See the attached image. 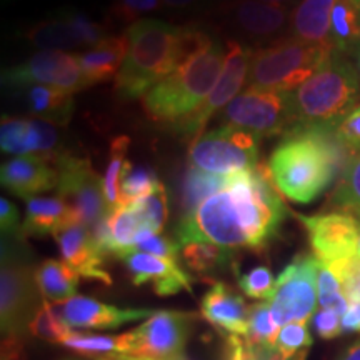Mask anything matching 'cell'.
<instances>
[{"label": "cell", "mask_w": 360, "mask_h": 360, "mask_svg": "<svg viewBox=\"0 0 360 360\" xmlns=\"http://www.w3.org/2000/svg\"><path fill=\"white\" fill-rule=\"evenodd\" d=\"M328 207L334 212L350 214L360 220V152L354 154L337 179Z\"/></svg>", "instance_id": "obj_31"}, {"label": "cell", "mask_w": 360, "mask_h": 360, "mask_svg": "<svg viewBox=\"0 0 360 360\" xmlns=\"http://www.w3.org/2000/svg\"><path fill=\"white\" fill-rule=\"evenodd\" d=\"M342 330L347 332H359L360 334V302H354L349 305L345 314L342 315Z\"/></svg>", "instance_id": "obj_49"}, {"label": "cell", "mask_w": 360, "mask_h": 360, "mask_svg": "<svg viewBox=\"0 0 360 360\" xmlns=\"http://www.w3.org/2000/svg\"><path fill=\"white\" fill-rule=\"evenodd\" d=\"M225 125L245 130L255 137L289 132L295 125L292 92L245 89L222 110Z\"/></svg>", "instance_id": "obj_8"}, {"label": "cell", "mask_w": 360, "mask_h": 360, "mask_svg": "<svg viewBox=\"0 0 360 360\" xmlns=\"http://www.w3.org/2000/svg\"><path fill=\"white\" fill-rule=\"evenodd\" d=\"M195 315L177 310H157L134 328V357L174 360L184 355Z\"/></svg>", "instance_id": "obj_15"}, {"label": "cell", "mask_w": 360, "mask_h": 360, "mask_svg": "<svg viewBox=\"0 0 360 360\" xmlns=\"http://www.w3.org/2000/svg\"><path fill=\"white\" fill-rule=\"evenodd\" d=\"M319 260L314 255H299L277 277L276 289L267 300L278 327L304 322L317 312Z\"/></svg>", "instance_id": "obj_10"}, {"label": "cell", "mask_w": 360, "mask_h": 360, "mask_svg": "<svg viewBox=\"0 0 360 360\" xmlns=\"http://www.w3.org/2000/svg\"><path fill=\"white\" fill-rule=\"evenodd\" d=\"M155 170L147 165H137L132 162H125L122 177H120V205L127 207L135 204L143 197L150 195L160 186Z\"/></svg>", "instance_id": "obj_33"}, {"label": "cell", "mask_w": 360, "mask_h": 360, "mask_svg": "<svg viewBox=\"0 0 360 360\" xmlns=\"http://www.w3.org/2000/svg\"><path fill=\"white\" fill-rule=\"evenodd\" d=\"M164 7L162 0H114L110 7V17L120 24H130L141 20L142 15L159 12Z\"/></svg>", "instance_id": "obj_43"}, {"label": "cell", "mask_w": 360, "mask_h": 360, "mask_svg": "<svg viewBox=\"0 0 360 360\" xmlns=\"http://www.w3.org/2000/svg\"><path fill=\"white\" fill-rule=\"evenodd\" d=\"M53 237L60 250L62 260L69 264L80 277L110 285L112 278L109 272L103 269L105 255L97 247L90 229L84 225H69L53 233Z\"/></svg>", "instance_id": "obj_19"}, {"label": "cell", "mask_w": 360, "mask_h": 360, "mask_svg": "<svg viewBox=\"0 0 360 360\" xmlns=\"http://www.w3.org/2000/svg\"><path fill=\"white\" fill-rule=\"evenodd\" d=\"M327 267V265H326ZM328 269L335 274L342 283V290L344 295L347 297L349 304L360 302V257L344 260V262L328 265Z\"/></svg>", "instance_id": "obj_44"}, {"label": "cell", "mask_w": 360, "mask_h": 360, "mask_svg": "<svg viewBox=\"0 0 360 360\" xmlns=\"http://www.w3.org/2000/svg\"><path fill=\"white\" fill-rule=\"evenodd\" d=\"M354 58V64H355V67H357V70H359V75H360V45L357 49H355V51L352 52V56H350Z\"/></svg>", "instance_id": "obj_53"}, {"label": "cell", "mask_w": 360, "mask_h": 360, "mask_svg": "<svg viewBox=\"0 0 360 360\" xmlns=\"http://www.w3.org/2000/svg\"><path fill=\"white\" fill-rule=\"evenodd\" d=\"M334 49L290 35L254 52L247 85L270 92H295L326 65Z\"/></svg>", "instance_id": "obj_7"}, {"label": "cell", "mask_w": 360, "mask_h": 360, "mask_svg": "<svg viewBox=\"0 0 360 360\" xmlns=\"http://www.w3.org/2000/svg\"><path fill=\"white\" fill-rule=\"evenodd\" d=\"M249 312L244 297L227 283L217 282L202 297L200 314L207 322L229 335L245 337L249 330Z\"/></svg>", "instance_id": "obj_21"}, {"label": "cell", "mask_w": 360, "mask_h": 360, "mask_svg": "<svg viewBox=\"0 0 360 360\" xmlns=\"http://www.w3.org/2000/svg\"><path fill=\"white\" fill-rule=\"evenodd\" d=\"M330 44L345 56L360 45V0H334L330 19Z\"/></svg>", "instance_id": "obj_27"}, {"label": "cell", "mask_w": 360, "mask_h": 360, "mask_svg": "<svg viewBox=\"0 0 360 360\" xmlns=\"http://www.w3.org/2000/svg\"><path fill=\"white\" fill-rule=\"evenodd\" d=\"M35 269L19 244H2L0 267V326L2 360H19L30 322L44 300H40Z\"/></svg>", "instance_id": "obj_6"}, {"label": "cell", "mask_w": 360, "mask_h": 360, "mask_svg": "<svg viewBox=\"0 0 360 360\" xmlns=\"http://www.w3.org/2000/svg\"><path fill=\"white\" fill-rule=\"evenodd\" d=\"M354 154L334 127L294 125L274 148L269 169L278 193L297 204H310L340 177Z\"/></svg>", "instance_id": "obj_2"}, {"label": "cell", "mask_w": 360, "mask_h": 360, "mask_svg": "<svg viewBox=\"0 0 360 360\" xmlns=\"http://www.w3.org/2000/svg\"><path fill=\"white\" fill-rule=\"evenodd\" d=\"M0 227H2L4 237H19L20 236V214L19 209L11 200L2 197L0 199Z\"/></svg>", "instance_id": "obj_48"}, {"label": "cell", "mask_w": 360, "mask_h": 360, "mask_svg": "<svg viewBox=\"0 0 360 360\" xmlns=\"http://www.w3.org/2000/svg\"><path fill=\"white\" fill-rule=\"evenodd\" d=\"M312 335L309 330V322H290L281 327L278 330L274 349L277 350L282 357L294 359L297 355L307 354L312 345Z\"/></svg>", "instance_id": "obj_38"}, {"label": "cell", "mask_w": 360, "mask_h": 360, "mask_svg": "<svg viewBox=\"0 0 360 360\" xmlns=\"http://www.w3.org/2000/svg\"><path fill=\"white\" fill-rule=\"evenodd\" d=\"M139 360H154V359H142V357H137Z\"/></svg>", "instance_id": "obj_57"}, {"label": "cell", "mask_w": 360, "mask_h": 360, "mask_svg": "<svg viewBox=\"0 0 360 360\" xmlns=\"http://www.w3.org/2000/svg\"><path fill=\"white\" fill-rule=\"evenodd\" d=\"M129 52L115 77V92L124 101L142 98L152 87L188 60L182 47V27L159 19L129 25Z\"/></svg>", "instance_id": "obj_3"}, {"label": "cell", "mask_w": 360, "mask_h": 360, "mask_svg": "<svg viewBox=\"0 0 360 360\" xmlns=\"http://www.w3.org/2000/svg\"><path fill=\"white\" fill-rule=\"evenodd\" d=\"M260 2L265 4H272V6H278V7H285V8H294L300 0H260Z\"/></svg>", "instance_id": "obj_52"}, {"label": "cell", "mask_w": 360, "mask_h": 360, "mask_svg": "<svg viewBox=\"0 0 360 360\" xmlns=\"http://www.w3.org/2000/svg\"><path fill=\"white\" fill-rule=\"evenodd\" d=\"M24 37L29 40L34 47L42 49V51H74V49L84 47L82 40L75 34L69 22L62 19L60 15L57 19L42 20L37 24L30 25L25 30Z\"/></svg>", "instance_id": "obj_29"}, {"label": "cell", "mask_w": 360, "mask_h": 360, "mask_svg": "<svg viewBox=\"0 0 360 360\" xmlns=\"http://www.w3.org/2000/svg\"><path fill=\"white\" fill-rule=\"evenodd\" d=\"M233 252L209 242H192L182 245V260L197 274H214L233 262Z\"/></svg>", "instance_id": "obj_32"}, {"label": "cell", "mask_w": 360, "mask_h": 360, "mask_svg": "<svg viewBox=\"0 0 360 360\" xmlns=\"http://www.w3.org/2000/svg\"><path fill=\"white\" fill-rule=\"evenodd\" d=\"M20 236H47L69 225H79L74 209L62 197H30L25 200Z\"/></svg>", "instance_id": "obj_22"}, {"label": "cell", "mask_w": 360, "mask_h": 360, "mask_svg": "<svg viewBox=\"0 0 360 360\" xmlns=\"http://www.w3.org/2000/svg\"><path fill=\"white\" fill-rule=\"evenodd\" d=\"M317 292H319V305L321 309L335 310L337 314L344 315L349 309V300L342 290V283L335 274L326 265L319 262L317 274Z\"/></svg>", "instance_id": "obj_39"}, {"label": "cell", "mask_w": 360, "mask_h": 360, "mask_svg": "<svg viewBox=\"0 0 360 360\" xmlns=\"http://www.w3.org/2000/svg\"><path fill=\"white\" fill-rule=\"evenodd\" d=\"M174 360H188L186 355H180V357H177V359H174Z\"/></svg>", "instance_id": "obj_56"}, {"label": "cell", "mask_w": 360, "mask_h": 360, "mask_svg": "<svg viewBox=\"0 0 360 360\" xmlns=\"http://www.w3.org/2000/svg\"><path fill=\"white\" fill-rule=\"evenodd\" d=\"M164 6H167L169 8H174V11H197V8L205 7L210 0H162Z\"/></svg>", "instance_id": "obj_50"}, {"label": "cell", "mask_w": 360, "mask_h": 360, "mask_svg": "<svg viewBox=\"0 0 360 360\" xmlns=\"http://www.w3.org/2000/svg\"><path fill=\"white\" fill-rule=\"evenodd\" d=\"M307 231L314 257L323 265H334L357 255L360 220L344 212L299 215Z\"/></svg>", "instance_id": "obj_16"}, {"label": "cell", "mask_w": 360, "mask_h": 360, "mask_svg": "<svg viewBox=\"0 0 360 360\" xmlns=\"http://www.w3.org/2000/svg\"><path fill=\"white\" fill-rule=\"evenodd\" d=\"M129 52L127 34L107 37L94 47L79 53V64L90 85L109 82L122 69Z\"/></svg>", "instance_id": "obj_23"}, {"label": "cell", "mask_w": 360, "mask_h": 360, "mask_svg": "<svg viewBox=\"0 0 360 360\" xmlns=\"http://www.w3.org/2000/svg\"><path fill=\"white\" fill-rule=\"evenodd\" d=\"M129 270L134 285L152 283L157 295L167 297L187 290L192 294L191 276L180 267L179 262L146 252H129L120 257Z\"/></svg>", "instance_id": "obj_18"}, {"label": "cell", "mask_w": 360, "mask_h": 360, "mask_svg": "<svg viewBox=\"0 0 360 360\" xmlns=\"http://www.w3.org/2000/svg\"><path fill=\"white\" fill-rule=\"evenodd\" d=\"M62 345L74 350L75 354L94 360L115 357V355H132L134 334L132 330L120 335H94L72 332V335Z\"/></svg>", "instance_id": "obj_28"}, {"label": "cell", "mask_w": 360, "mask_h": 360, "mask_svg": "<svg viewBox=\"0 0 360 360\" xmlns=\"http://www.w3.org/2000/svg\"><path fill=\"white\" fill-rule=\"evenodd\" d=\"M287 209L269 164L229 175L227 187L212 193L175 227L180 245L209 242L225 249H262L277 236Z\"/></svg>", "instance_id": "obj_1"}, {"label": "cell", "mask_w": 360, "mask_h": 360, "mask_svg": "<svg viewBox=\"0 0 360 360\" xmlns=\"http://www.w3.org/2000/svg\"><path fill=\"white\" fill-rule=\"evenodd\" d=\"M2 85L8 89L49 85L72 94L92 87L79 64V56L57 51H40L24 64L8 67L2 72Z\"/></svg>", "instance_id": "obj_12"}, {"label": "cell", "mask_w": 360, "mask_h": 360, "mask_svg": "<svg viewBox=\"0 0 360 360\" xmlns=\"http://www.w3.org/2000/svg\"><path fill=\"white\" fill-rule=\"evenodd\" d=\"M360 101V75L350 56L332 51L317 74L292 92L295 125L337 127Z\"/></svg>", "instance_id": "obj_5"}, {"label": "cell", "mask_w": 360, "mask_h": 360, "mask_svg": "<svg viewBox=\"0 0 360 360\" xmlns=\"http://www.w3.org/2000/svg\"><path fill=\"white\" fill-rule=\"evenodd\" d=\"M56 309L69 327L89 330H112L130 322L148 319L155 312L148 309H122L84 295H75L65 302H58Z\"/></svg>", "instance_id": "obj_17"}, {"label": "cell", "mask_w": 360, "mask_h": 360, "mask_svg": "<svg viewBox=\"0 0 360 360\" xmlns=\"http://www.w3.org/2000/svg\"><path fill=\"white\" fill-rule=\"evenodd\" d=\"M58 15L69 22L72 29L75 30V34L79 35V39L82 40L84 47L90 49L98 42H102L103 39L109 37V35H107L105 25L94 22L89 15H85L84 12L75 11V8H64L62 12H58Z\"/></svg>", "instance_id": "obj_42"}, {"label": "cell", "mask_w": 360, "mask_h": 360, "mask_svg": "<svg viewBox=\"0 0 360 360\" xmlns=\"http://www.w3.org/2000/svg\"><path fill=\"white\" fill-rule=\"evenodd\" d=\"M277 278H274L272 270L265 265L250 269L244 276L238 277V287L244 295L255 300H269L276 289Z\"/></svg>", "instance_id": "obj_41"}, {"label": "cell", "mask_w": 360, "mask_h": 360, "mask_svg": "<svg viewBox=\"0 0 360 360\" xmlns=\"http://www.w3.org/2000/svg\"><path fill=\"white\" fill-rule=\"evenodd\" d=\"M281 330L278 323L274 321L272 312H270L269 302H257L250 305L249 312V330H247L245 340L250 345H259V347H272L276 344L277 334Z\"/></svg>", "instance_id": "obj_37"}, {"label": "cell", "mask_w": 360, "mask_h": 360, "mask_svg": "<svg viewBox=\"0 0 360 360\" xmlns=\"http://www.w3.org/2000/svg\"><path fill=\"white\" fill-rule=\"evenodd\" d=\"M129 146L130 139L127 135H119L110 143L109 160H107L105 175H103V193H105L110 212L120 205V177H122Z\"/></svg>", "instance_id": "obj_34"}, {"label": "cell", "mask_w": 360, "mask_h": 360, "mask_svg": "<svg viewBox=\"0 0 360 360\" xmlns=\"http://www.w3.org/2000/svg\"><path fill=\"white\" fill-rule=\"evenodd\" d=\"M217 13L227 29L252 44H272L289 32L290 8L260 0H225Z\"/></svg>", "instance_id": "obj_14"}, {"label": "cell", "mask_w": 360, "mask_h": 360, "mask_svg": "<svg viewBox=\"0 0 360 360\" xmlns=\"http://www.w3.org/2000/svg\"><path fill=\"white\" fill-rule=\"evenodd\" d=\"M24 102L34 119L45 120L57 127L67 125L74 115V94L49 85L24 87Z\"/></svg>", "instance_id": "obj_25"}, {"label": "cell", "mask_w": 360, "mask_h": 360, "mask_svg": "<svg viewBox=\"0 0 360 360\" xmlns=\"http://www.w3.org/2000/svg\"><path fill=\"white\" fill-rule=\"evenodd\" d=\"M29 119H13L2 117L0 124V147L4 154L27 155V141H29Z\"/></svg>", "instance_id": "obj_40"}, {"label": "cell", "mask_w": 360, "mask_h": 360, "mask_svg": "<svg viewBox=\"0 0 360 360\" xmlns=\"http://www.w3.org/2000/svg\"><path fill=\"white\" fill-rule=\"evenodd\" d=\"M259 162V139L231 125L200 135L188 148L191 167L217 175L252 170Z\"/></svg>", "instance_id": "obj_9"}, {"label": "cell", "mask_w": 360, "mask_h": 360, "mask_svg": "<svg viewBox=\"0 0 360 360\" xmlns=\"http://www.w3.org/2000/svg\"><path fill=\"white\" fill-rule=\"evenodd\" d=\"M0 182L13 195L30 199L40 192L57 187L58 174L51 162L40 155H17L4 162L0 167Z\"/></svg>", "instance_id": "obj_20"}, {"label": "cell", "mask_w": 360, "mask_h": 360, "mask_svg": "<svg viewBox=\"0 0 360 360\" xmlns=\"http://www.w3.org/2000/svg\"><path fill=\"white\" fill-rule=\"evenodd\" d=\"M254 52L255 49L252 45H245L232 39L227 40V57H225V65L219 82L215 84L200 109L182 125H179L177 130L180 134L191 137L192 142L204 135L205 125L212 119V115L219 110H224L242 92V87L249 77Z\"/></svg>", "instance_id": "obj_13"}, {"label": "cell", "mask_w": 360, "mask_h": 360, "mask_svg": "<svg viewBox=\"0 0 360 360\" xmlns=\"http://www.w3.org/2000/svg\"><path fill=\"white\" fill-rule=\"evenodd\" d=\"M98 360H139L134 355H115V357H107V359H98Z\"/></svg>", "instance_id": "obj_54"}, {"label": "cell", "mask_w": 360, "mask_h": 360, "mask_svg": "<svg viewBox=\"0 0 360 360\" xmlns=\"http://www.w3.org/2000/svg\"><path fill=\"white\" fill-rule=\"evenodd\" d=\"M132 207L141 217V222L147 232L160 233L164 231L169 217V195L164 184H160L150 195L135 202Z\"/></svg>", "instance_id": "obj_36"}, {"label": "cell", "mask_w": 360, "mask_h": 360, "mask_svg": "<svg viewBox=\"0 0 360 360\" xmlns=\"http://www.w3.org/2000/svg\"><path fill=\"white\" fill-rule=\"evenodd\" d=\"M80 276L64 260H44L35 267V282L45 300L65 302L77 295Z\"/></svg>", "instance_id": "obj_26"}, {"label": "cell", "mask_w": 360, "mask_h": 360, "mask_svg": "<svg viewBox=\"0 0 360 360\" xmlns=\"http://www.w3.org/2000/svg\"><path fill=\"white\" fill-rule=\"evenodd\" d=\"M339 360H360V340L350 347Z\"/></svg>", "instance_id": "obj_51"}, {"label": "cell", "mask_w": 360, "mask_h": 360, "mask_svg": "<svg viewBox=\"0 0 360 360\" xmlns=\"http://www.w3.org/2000/svg\"><path fill=\"white\" fill-rule=\"evenodd\" d=\"M227 42L214 40L188 58L174 74L165 77L142 97V107L154 122L169 124L174 129L200 109L222 75Z\"/></svg>", "instance_id": "obj_4"}, {"label": "cell", "mask_w": 360, "mask_h": 360, "mask_svg": "<svg viewBox=\"0 0 360 360\" xmlns=\"http://www.w3.org/2000/svg\"><path fill=\"white\" fill-rule=\"evenodd\" d=\"M332 7H334V0H300L290 11V37L309 44L332 47Z\"/></svg>", "instance_id": "obj_24"}, {"label": "cell", "mask_w": 360, "mask_h": 360, "mask_svg": "<svg viewBox=\"0 0 360 360\" xmlns=\"http://www.w3.org/2000/svg\"><path fill=\"white\" fill-rule=\"evenodd\" d=\"M58 174L57 192L72 209L79 225L94 229L109 217L110 209L103 193V177L92 167L89 159L64 154L56 162Z\"/></svg>", "instance_id": "obj_11"}, {"label": "cell", "mask_w": 360, "mask_h": 360, "mask_svg": "<svg viewBox=\"0 0 360 360\" xmlns=\"http://www.w3.org/2000/svg\"><path fill=\"white\" fill-rule=\"evenodd\" d=\"M29 332L40 340L52 342V344H64L74 330H72V327L67 326V322L58 314L56 305L44 300L32 322H30Z\"/></svg>", "instance_id": "obj_35"}, {"label": "cell", "mask_w": 360, "mask_h": 360, "mask_svg": "<svg viewBox=\"0 0 360 360\" xmlns=\"http://www.w3.org/2000/svg\"><path fill=\"white\" fill-rule=\"evenodd\" d=\"M335 134L345 147L352 152H360V103L340 120Z\"/></svg>", "instance_id": "obj_46"}, {"label": "cell", "mask_w": 360, "mask_h": 360, "mask_svg": "<svg viewBox=\"0 0 360 360\" xmlns=\"http://www.w3.org/2000/svg\"><path fill=\"white\" fill-rule=\"evenodd\" d=\"M180 249H182V245L179 244L177 238H170L167 236H162V233H154V236H148L142 242H139L130 252H146V254L179 262Z\"/></svg>", "instance_id": "obj_45"}, {"label": "cell", "mask_w": 360, "mask_h": 360, "mask_svg": "<svg viewBox=\"0 0 360 360\" xmlns=\"http://www.w3.org/2000/svg\"><path fill=\"white\" fill-rule=\"evenodd\" d=\"M227 182L229 175L210 174L188 165L182 180V192H180V205H182L184 215L193 212L207 197L227 187Z\"/></svg>", "instance_id": "obj_30"}, {"label": "cell", "mask_w": 360, "mask_h": 360, "mask_svg": "<svg viewBox=\"0 0 360 360\" xmlns=\"http://www.w3.org/2000/svg\"><path fill=\"white\" fill-rule=\"evenodd\" d=\"M357 255L360 257V233H359V242H357Z\"/></svg>", "instance_id": "obj_55"}, {"label": "cell", "mask_w": 360, "mask_h": 360, "mask_svg": "<svg viewBox=\"0 0 360 360\" xmlns=\"http://www.w3.org/2000/svg\"><path fill=\"white\" fill-rule=\"evenodd\" d=\"M314 328L322 339H335L342 330V315L337 314L335 310L321 309L314 314Z\"/></svg>", "instance_id": "obj_47"}]
</instances>
